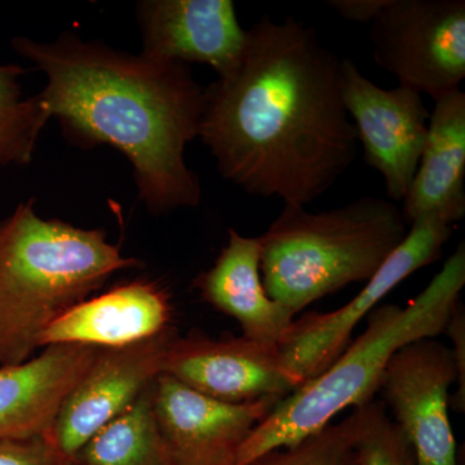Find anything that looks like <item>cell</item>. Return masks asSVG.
Here are the masks:
<instances>
[{"label":"cell","instance_id":"cell-16","mask_svg":"<svg viewBox=\"0 0 465 465\" xmlns=\"http://www.w3.org/2000/svg\"><path fill=\"white\" fill-rule=\"evenodd\" d=\"M260 237H244L229 229L228 243L213 268L195 277L193 287L217 311L240 323L242 336L280 347L295 313L266 295L260 274Z\"/></svg>","mask_w":465,"mask_h":465},{"label":"cell","instance_id":"cell-19","mask_svg":"<svg viewBox=\"0 0 465 465\" xmlns=\"http://www.w3.org/2000/svg\"><path fill=\"white\" fill-rule=\"evenodd\" d=\"M17 65H0V164H25L48 116L38 99H21Z\"/></svg>","mask_w":465,"mask_h":465},{"label":"cell","instance_id":"cell-13","mask_svg":"<svg viewBox=\"0 0 465 465\" xmlns=\"http://www.w3.org/2000/svg\"><path fill=\"white\" fill-rule=\"evenodd\" d=\"M137 14L142 54L162 63L207 64L222 75L246 41L231 0H150L140 3Z\"/></svg>","mask_w":465,"mask_h":465},{"label":"cell","instance_id":"cell-20","mask_svg":"<svg viewBox=\"0 0 465 465\" xmlns=\"http://www.w3.org/2000/svg\"><path fill=\"white\" fill-rule=\"evenodd\" d=\"M358 436L360 412L353 409L341 423L329 424L290 448L272 450L249 465H360Z\"/></svg>","mask_w":465,"mask_h":465},{"label":"cell","instance_id":"cell-12","mask_svg":"<svg viewBox=\"0 0 465 465\" xmlns=\"http://www.w3.org/2000/svg\"><path fill=\"white\" fill-rule=\"evenodd\" d=\"M163 374L225 403L282 400L299 388L298 381L284 369L278 347L244 336H174L164 357Z\"/></svg>","mask_w":465,"mask_h":465},{"label":"cell","instance_id":"cell-21","mask_svg":"<svg viewBox=\"0 0 465 465\" xmlns=\"http://www.w3.org/2000/svg\"><path fill=\"white\" fill-rule=\"evenodd\" d=\"M360 412V465H418L409 440L388 416L382 401L357 407Z\"/></svg>","mask_w":465,"mask_h":465},{"label":"cell","instance_id":"cell-22","mask_svg":"<svg viewBox=\"0 0 465 465\" xmlns=\"http://www.w3.org/2000/svg\"><path fill=\"white\" fill-rule=\"evenodd\" d=\"M50 434L29 439H0V465H67Z\"/></svg>","mask_w":465,"mask_h":465},{"label":"cell","instance_id":"cell-10","mask_svg":"<svg viewBox=\"0 0 465 465\" xmlns=\"http://www.w3.org/2000/svg\"><path fill=\"white\" fill-rule=\"evenodd\" d=\"M173 331L119 348L100 349L92 365L61 403L50 437L69 460L84 443L163 374Z\"/></svg>","mask_w":465,"mask_h":465},{"label":"cell","instance_id":"cell-5","mask_svg":"<svg viewBox=\"0 0 465 465\" xmlns=\"http://www.w3.org/2000/svg\"><path fill=\"white\" fill-rule=\"evenodd\" d=\"M407 231L402 211L381 198H358L316 213L284 203L260 235L266 295L296 314L351 283L367 282Z\"/></svg>","mask_w":465,"mask_h":465},{"label":"cell","instance_id":"cell-25","mask_svg":"<svg viewBox=\"0 0 465 465\" xmlns=\"http://www.w3.org/2000/svg\"><path fill=\"white\" fill-rule=\"evenodd\" d=\"M67 465H76V464L74 463V461H70V463Z\"/></svg>","mask_w":465,"mask_h":465},{"label":"cell","instance_id":"cell-14","mask_svg":"<svg viewBox=\"0 0 465 465\" xmlns=\"http://www.w3.org/2000/svg\"><path fill=\"white\" fill-rule=\"evenodd\" d=\"M99 348L63 344L0 366V439L50 434L61 403L92 365Z\"/></svg>","mask_w":465,"mask_h":465},{"label":"cell","instance_id":"cell-3","mask_svg":"<svg viewBox=\"0 0 465 465\" xmlns=\"http://www.w3.org/2000/svg\"><path fill=\"white\" fill-rule=\"evenodd\" d=\"M464 284L465 246L461 243L406 307H376L369 314L365 331L329 369L278 401L241 446L235 465H249L272 450L296 445L331 424L342 410L372 402L385 367L400 348L445 331L460 302Z\"/></svg>","mask_w":465,"mask_h":465},{"label":"cell","instance_id":"cell-9","mask_svg":"<svg viewBox=\"0 0 465 465\" xmlns=\"http://www.w3.org/2000/svg\"><path fill=\"white\" fill-rule=\"evenodd\" d=\"M341 92L366 163L381 174L391 202H402L427 140L430 113L421 94L405 85L379 87L349 58L341 63Z\"/></svg>","mask_w":465,"mask_h":465},{"label":"cell","instance_id":"cell-6","mask_svg":"<svg viewBox=\"0 0 465 465\" xmlns=\"http://www.w3.org/2000/svg\"><path fill=\"white\" fill-rule=\"evenodd\" d=\"M374 60L434 101L465 78L464 0H387L371 23Z\"/></svg>","mask_w":465,"mask_h":465},{"label":"cell","instance_id":"cell-2","mask_svg":"<svg viewBox=\"0 0 465 465\" xmlns=\"http://www.w3.org/2000/svg\"><path fill=\"white\" fill-rule=\"evenodd\" d=\"M12 45L47 76L36 99L48 118L58 116L82 142L124 153L152 213L200 204V180L185 149L200 133L203 90L186 65L67 34L54 43L16 38Z\"/></svg>","mask_w":465,"mask_h":465},{"label":"cell","instance_id":"cell-8","mask_svg":"<svg viewBox=\"0 0 465 465\" xmlns=\"http://www.w3.org/2000/svg\"><path fill=\"white\" fill-rule=\"evenodd\" d=\"M458 381L452 349L436 339L400 348L382 374L379 391L394 424L409 440L418 465H459L450 423V388Z\"/></svg>","mask_w":465,"mask_h":465},{"label":"cell","instance_id":"cell-17","mask_svg":"<svg viewBox=\"0 0 465 465\" xmlns=\"http://www.w3.org/2000/svg\"><path fill=\"white\" fill-rule=\"evenodd\" d=\"M465 94L434 101L418 170L403 200L407 224L437 216L454 225L465 215Z\"/></svg>","mask_w":465,"mask_h":465},{"label":"cell","instance_id":"cell-18","mask_svg":"<svg viewBox=\"0 0 465 465\" xmlns=\"http://www.w3.org/2000/svg\"><path fill=\"white\" fill-rule=\"evenodd\" d=\"M153 387V385H152ZM152 387L76 452V465H173L153 410Z\"/></svg>","mask_w":465,"mask_h":465},{"label":"cell","instance_id":"cell-11","mask_svg":"<svg viewBox=\"0 0 465 465\" xmlns=\"http://www.w3.org/2000/svg\"><path fill=\"white\" fill-rule=\"evenodd\" d=\"M152 401L173 465H235L244 440L281 400L225 403L161 374Z\"/></svg>","mask_w":465,"mask_h":465},{"label":"cell","instance_id":"cell-24","mask_svg":"<svg viewBox=\"0 0 465 465\" xmlns=\"http://www.w3.org/2000/svg\"><path fill=\"white\" fill-rule=\"evenodd\" d=\"M327 5L345 20L372 23L387 5V0H330Z\"/></svg>","mask_w":465,"mask_h":465},{"label":"cell","instance_id":"cell-1","mask_svg":"<svg viewBox=\"0 0 465 465\" xmlns=\"http://www.w3.org/2000/svg\"><path fill=\"white\" fill-rule=\"evenodd\" d=\"M341 58L313 27L264 16L240 57L203 90L200 133L220 173L249 194L307 206L347 173L356 128Z\"/></svg>","mask_w":465,"mask_h":465},{"label":"cell","instance_id":"cell-23","mask_svg":"<svg viewBox=\"0 0 465 465\" xmlns=\"http://www.w3.org/2000/svg\"><path fill=\"white\" fill-rule=\"evenodd\" d=\"M443 333H446L452 341L451 349L458 370L457 391L450 403L457 411L463 412L465 410V314L461 302H459L452 312Z\"/></svg>","mask_w":465,"mask_h":465},{"label":"cell","instance_id":"cell-15","mask_svg":"<svg viewBox=\"0 0 465 465\" xmlns=\"http://www.w3.org/2000/svg\"><path fill=\"white\" fill-rule=\"evenodd\" d=\"M170 322L167 293L157 284L134 281L69 309L45 330L39 347H124L167 331Z\"/></svg>","mask_w":465,"mask_h":465},{"label":"cell","instance_id":"cell-7","mask_svg":"<svg viewBox=\"0 0 465 465\" xmlns=\"http://www.w3.org/2000/svg\"><path fill=\"white\" fill-rule=\"evenodd\" d=\"M452 226L430 215L409 225L406 237L385 260L356 298L341 309L327 313L311 312L295 320L281 342L280 354L284 369L298 381L316 378L338 360L351 344L354 327L369 316L394 287L424 266L433 264L442 255L452 234Z\"/></svg>","mask_w":465,"mask_h":465},{"label":"cell","instance_id":"cell-4","mask_svg":"<svg viewBox=\"0 0 465 465\" xmlns=\"http://www.w3.org/2000/svg\"><path fill=\"white\" fill-rule=\"evenodd\" d=\"M136 264L105 232L42 219L34 201L18 204L0 222V366L30 360L51 323Z\"/></svg>","mask_w":465,"mask_h":465}]
</instances>
